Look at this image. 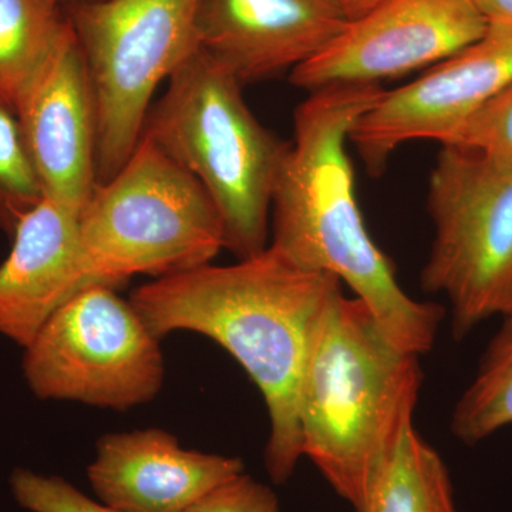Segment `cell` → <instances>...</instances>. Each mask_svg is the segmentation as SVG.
<instances>
[{"mask_svg": "<svg viewBox=\"0 0 512 512\" xmlns=\"http://www.w3.org/2000/svg\"><path fill=\"white\" fill-rule=\"evenodd\" d=\"M340 281L268 245L237 264L202 265L140 286L130 302L158 339L207 336L244 367L269 414L265 466L276 484L302 456L299 393L313 343Z\"/></svg>", "mask_w": 512, "mask_h": 512, "instance_id": "1", "label": "cell"}, {"mask_svg": "<svg viewBox=\"0 0 512 512\" xmlns=\"http://www.w3.org/2000/svg\"><path fill=\"white\" fill-rule=\"evenodd\" d=\"M383 92L379 84H336L299 104L272 200L271 245L348 285L393 343L421 356L433 349L444 311L407 295L370 237L348 151L350 131Z\"/></svg>", "mask_w": 512, "mask_h": 512, "instance_id": "2", "label": "cell"}, {"mask_svg": "<svg viewBox=\"0 0 512 512\" xmlns=\"http://www.w3.org/2000/svg\"><path fill=\"white\" fill-rule=\"evenodd\" d=\"M359 298L330 303L299 393L302 456L356 512L413 426L423 370Z\"/></svg>", "mask_w": 512, "mask_h": 512, "instance_id": "3", "label": "cell"}, {"mask_svg": "<svg viewBox=\"0 0 512 512\" xmlns=\"http://www.w3.org/2000/svg\"><path fill=\"white\" fill-rule=\"evenodd\" d=\"M168 82L144 136L200 181L224 222L225 248L239 259L261 254L289 143L256 120L237 77L201 49Z\"/></svg>", "mask_w": 512, "mask_h": 512, "instance_id": "4", "label": "cell"}, {"mask_svg": "<svg viewBox=\"0 0 512 512\" xmlns=\"http://www.w3.org/2000/svg\"><path fill=\"white\" fill-rule=\"evenodd\" d=\"M79 231L90 285L113 288L131 276L160 279L211 264L225 248L210 195L144 134L123 167L96 184Z\"/></svg>", "mask_w": 512, "mask_h": 512, "instance_id": "5", "label": "cell"}, {"mask_svg": "<svg viewBox=\"0 0 512 512\" xmlns=\"http://www.w3.org/2000/svg\"><path fill=\"white\" fill-rule=\"evenodd\" d=\"M427 207L434 225L421 288L444 293L454 339L512 313V161L441 146Z\"/></svg>", "mask_w": 512, "mask_h": 512, "instance_id": "6", "label": "cell"}, {"mask_svg": "<svg viewBox=\"0 0 512 512\" xmlns=\"http://www.w3.org/2000/svg\"><path fill=\"white\" fill-rule=\"evenodd\" d=\"M201 0H84L67 18L82 49L97 111V183L143 136L157 87L198 49Z\"/></svg>", "mask_w": 512, "mask_h": 512, "instance_id": "7", "label": "cell"}, {"mask_svg": "<svg viewBox=\"0 0 512 512\" xmlns=\"http://www.w3.org/2000/svg\"><path fill=\"white\" fill-rule=\"evenodd\" d=\"M23 375L40 400L103 409L140 406L160 393V339L113 286L90 285L53 313L25 348Z\"/></svg>", "mask_w": 512, "mask_h": 512, "instance_id": "8", "label": "cell"}, {"mask_svg": "<svg viewBox=\"0 0 512 512\" xmlns=\"http://www.w3.org/2000/svg\"><path fill=\"white\" fill-rule=\"evenodd\" d=\"M512 84V23L490 22L483 35L413 82L386 92L350 131V143L379 173L404 144L446 146L474 114Z\"/></svg>", "mask_w": 512, "mask_h": 512, "instance_id": "9", "label": "cell"}, {"mask_svg": "<svg viewBox=\"0 0 512 512\" xmlns=\"http://www.w3.org/2000/svg\"><path fill=\"white\" fill-rule=\"evenodd\" d=\"M487 26L474 0H384L289 77L309 93L336 84H379L430 69L476 42Z\"/></svg>", "mask_w": 512, "mask_h": 512, "instance_id": "10", "label": "cell"}, {"mask_svg": "<svg viewBox=\"0 0 512 512\" xmlns=\"http://www.w3.org/2000/svg\"><path fill=\"white\" fill-rule=\"evenodd\" d=\"M16 114L43 195L80 214L97 184V111L70 22Z\"/></svg>", "mask_w": 512, "mask_h": 512, "instance_id": "11", "label": "cell"}, {"mask_svg": "<svg viewBox=\"0 0 512 512\" xmlns=\"http://www.w3.org/2000/svg\"><path fill=\"white\" fill-rule=\"evenodd\" d=\"M346 25L329 0H201L198 46L244 86L292 72Z\"/></svg>", "mask_w": 512, "mask_h": 512, "instance_id": "12", "label": "cell"}, {"mask_svg": "<svg viewBox=\"0 0 512 512\" xmlns=\"http://www.w3.org/2000/svg\"><path fill=\"white\" fill-rule=\"evenodd\" d=\"M242 473L241 458L185 450L161 429L106 434L87 468L101 503L120 512H184Z\"/></svg>", "mask_w": 512, "mask_h": 512, "instance_id": "13", "label": "cell"}, {"mask_svg": "<svg viewBox=\"0 0 512 512\" xmlns=\"http://www.w3.org/2000/svg\"><path fill=\"white\" fill-rule=\"evenodd\" d=\"M0 265V335L20 348L35 339L57 309L90 286L79 214L43 198L23 215Z\"/></svg>", "mask_w": 512, "mask_h": 512, "instance_id": "14", "label": "cell"}, {"mask_svg": "<svg viewBox=\"0 0 512 512\" xmlns=\"http://www.w3.org/2000/svg\"><path fill=\"white\" fill-rule=\"evenodd\" d=\"M69 25L62 0H0V100L12 109Z\"/></svg>", "mask_w": 512, "mask_h": 512, "instance_id": "15", "label": "cell"}, {"mask_svg": "<svg viewBox=\"0 0 512 512\" xmlns=\"http://www.w3.org/2000/svg\"><path fill=\"white\" fill-rule=\"evenodd\" d=\"M363 512H457L443 458L413 426L377 478Z\"/></svg>", "mask_w": 512, "mask_h": 512, "instance_id": "16", "label": "cell"}, {"mask_svg": "<svg viewBox=\"0 0 512 512\" xmlns=\"http://www.w3.org/2000/svg\"><path fill=\"white\" fill-rule=\"evenodd\" d=\"M501 319L451 414V433L467 446L512 426V313Z\"/></svg>", "mask_w": 512, "mask_h": 512, "instance_id": "17", "label": "cell"}, {"mask_svg": "<svg viewBox=\"0 0 512 512\" xmlns=\"http://www.w3.org/2000/svg\"><path fill=\"white\" fill-rule=\"evenodd\" d=\"M45 198L15 109L0 100V228L13 234Z\"/></svg>", "mask_w": 512, "mask_h": 512, "instance_id": "18", "label": "cell"}, {"mask_svg": "<svg viewBox=\"0 0 512 512\" xmlns=\"http://www.w3.org/2000/svg\"><path fill=\"white\" fill-rule=\"evenodd\" d=\"M9 485L16 503L29 512H120L90 500L62 477L42 476L28 468H15Z\"/></svg>", "mask_w": 512, "mask_h": 512, "instance_id": "19", "label": "cell"}, {"mask_svg": "<svg viewBox=\"0 0 512 512\" xmlns=\"http://www.w3.org/2000/svg\"><path fill=\"white\" fill-rule=\"evenodd\" d=\"M446 146L474 148L512 161V84L474 114Z\"/></svg>", "mask_w": 512, "mask_h": 512, "instance_id": "20", "label": "cell"}, {"mask_svg": "<svg viewBox=\"0 0 512 512\" xmlns=\"http://www.w3.org/2000/svg\"><path fill=\"white\" fill-rule=\"evenodd\" d=\"M184 512H279V503L268 485L242 473L212 488Z\"/></svg>", "mask_w": 512, "mask_h": 512, "instance_id": "21", "label": "cell"}, {"mask_svg": "<svg viewBox=\"0 0 512 512\" xmlns=\"http://www.w3.org/2000/svg\"><path fill=\"white\" fill-rule=\"evenodd\" d=\"M346 22H353L372 12L377 6L382 5L384 0H329Z\"/></svg>", "mask_w": 512, "mask_h": 512, "instance_id": "22", "label": "cell"}, {"mask_svg": "<svg viewBox=\"0 0 512 512\" xmlns=\"http://www.w3.org/2000/svg\"><path fill=\"white\" fill-rule=\"evenodd\" d=\"M488 23H512V0H474Z\"/></svg>", "mask_w": 512, "mask_h": 512, "instance_id": "23", "label": "cell"}, {"mask_svg": "<svg viewBox=\"0 0 512 512\" xmlns=\"http://www.w3.org/2000/svg\"><path fill=\"white\" fill-rule=\"evenodd\" d=\"M73 2H84V0H73Z\"/></svg>", "mask_w": 512, "mask_h": 512, "instance_id": "24", "label": "cell"}]
</instances>
